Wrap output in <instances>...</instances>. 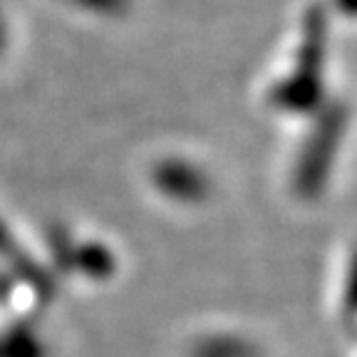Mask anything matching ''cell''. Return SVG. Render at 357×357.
<instances>
[{"label": "cell", "instance_id": "obj_1", "mask_svg": "<svg viewBox=\"0 0 357 357\" xmlns=\"http://www.w3.org/2000/svg\"><path fill=\"white\" fill-rule=\"evenodd\" d=\"M285 70L271 79L268 105L283 112L325 109V20L305 17L285 57Z\"/></svg>", "mask_w": 357, "mask_h": 357}, {"label": "cell", "instance_id": "obj_2", "mask_svg": "<svg viewBox=\"0 0 357 357\" xmlns=\"http://www.w3.org/2000/svg\"><path fill=\"white\" fill-rule=\"evenodd\" d=\"M342 134V117L337 112H320V119H315V129L305 137V146L301 151V159H296L293 167V191L303 201H312V196L320 194L328 184V174L333 164L323 156V151L333 154L337 149Z\"/></svg>", "mask_w": 357, "mask_h": 357}, {"label": "cell", "instance_id": "obj_3", "mask_svg": "<svg viewBox=\"0 0 357 357\" xmlns=\"http://www.w3.org/2000/svg\"><path fill=\"white\" fill-rule=\"evenodd\" d=\"M149 184L156 194L167 196L174 204L199 206L211 194L208 174L184 156H164L149 169Z\"/></svg>", "mask_w": 357, "mask_h": 357}]
</instances>
